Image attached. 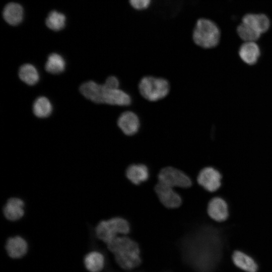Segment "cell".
Masks as SVG:
<instances>
[{"label":"cell","mask_w":272,"mask_h":272,"mask_svg":"<svg viewBox=\"0 0 272 272\" xmlns=\"http://www.w3.org/2000/svg\"><path fill=\"white\" fill-rule=\"evenodd\" d=\"M155 190L161 202L166 208H177L181 205V197L174 188L158 182Z\"/></svg>","instance_id":"obj_10"},{"label":"cell","mask_w":272,"mask_h":272,"mask_svg":"<svg viewBox=\"0 0 272 272\" xmlns=\"http://www.w3.org/2000/svg\"><path fill=\"white\" fill-rule=\"evenodd\" d=\"M137 87L141 96L150 102H157L164 99L169 95L171 90L168 79L149 75L140 79Z\"/></svg>","instance_id":"obj_3"},{"label":"cell","mask_w":272,"mask_h":272,"mask_svg":"<svg viewBox=\"0 0 272 272\" xmlns=\"http://www.w3.org/2000/svg\"><path fill=\"white\" fill-rule=\"evenodd\" d=\"M202 234L189 235L182 241V257L185 264L196 272H212L220 258V249L218 241Z\"/></svg>","instance_id":"obj_1"},{"label":"cell","mask_w":272,"mask_h":272,"mask_svg":"<svg viewBox=\"0 0 272 272\" xmlns=\"http://www.w3.org/2000/svg\"><path fill=\"white\" fill-rule=\"evenodd\" d=\"M207 212L209 217L216 222H224L229 217L228 205L220 197H215L210 200L208 205Z\"/></svg>","instance_id":"obj_12"},{"label":"cell","mask_w":272,"mask_h":272,"mask_svg":"<svg viewBox=\"0 0 272 272\" xmlns=\"http://www.w3.org/2000/svg\"><path fill=\"white\" fill-rule=\"evenodd\" d=\"M65 20V16L63 14L56 11H52L46 19V24L50 29L59 31L64 28Z\"/></svg>","instance_id":"obj_23"},{"label":"cell","mask_w":272,"mask_h":272,"mask_svg":"<svg viewBox=\"0 0 272 272\" xmlns=\"http://www.w3.org/2000/svg\"><path fill=\"white\" fill-rule=\"evenodd\" d=\"M105 257L99 251H92L84 257V263L86 268L90 272H100L105 266Z\"/></svg>","instance_id":"obj_18"},{"label":"cell","mask_w":272,"mask_h":272,"mask_svg":"<svg viewBox=\"0 0 272 272\" xmlns=\"http://www.w3.org/2000/svg\"><path fill=\"white\" fill-rule=\"evenodd\" d=\"M233 263L246 272H257L258 265L249 255L239 250L235 251L232 256Z\"/></svg>","instance_id":"obj_16"},{"label":"cell","mask_w":272,"mask_h":272,"mask_svg":"<svg viewBox=\"0 0 272 272\" xmlns=\"http://www.w3.org/2000/svg\"><path fill=\"white\" fill-rule=\"evenodd\" d=\"M130 231L128 222L120 217L112 218L100 222L95 228L97 237L107 244L118 235H125Z\"/></svg>","instance_id":"obj_5"},{"label":"cell","mask_w":272,"mask_h":272,"mask_svg":"<svg viewBox=\"0 0 272 272\" xmlns=\"http://www.w3.org/2000/svg\"><path fill=\"white\" fill-rule=\"evenodd\" d=\"M3 17L5 20L9 24L14 26L18 25L23 20V8L18 4L9 3L4 9Z\"/></svg>","instance_id":"obj_19"},{"label":"cell","mask_w":272,"mask_h":272,"mask_svg":"<svg viewBox=\"0 0 272 272\" xmlns=\"http://www.w3.org/2000/svg\"><path fill=\"white\" fill-rule=\"evenodd\" d=\"M18 73L20 79L27 85H34L39 81V73L36 68L31 64H23Z\"/></svg>","instance_id":"obj_20"},{"label":"cell","mask_w":272,"mask_h":272,"mask_svg":"<svg viewBox=\"0 0 272 272\" xmlns=\"http://www.w3.org/2000/svg\"><path fill=\"white\" fill-rule=\"evenodd\" d=\"M129 4L137 11H144L148 9L152 0H128Z\"/></svg>","instance_id":"obj_25"},{"label":"cell","mask_w":272,"mask_h":272,"mask_svg":"<svg viewBox=\"0 0 272 272\" xmlns=\"http://www.w3.org/2000/svg\"><path fill=\"white\" fill-rule=\"evenodd\" d=\"M238 55L245 64L254 66L258 62L261 55V51L255 42H244L239 48Z\"/></svg>","instance_id":"obj_11"},{"label":"cell","mask_w":272,"mask_h":272,"mask_svg":"<svg viewBox=\"0 0 272 272\" xmlns=\"http://www.w3.org/2000/svg\"><path fill=\"white\" fill-rule=\"evenodd\" d=\"M52 110V105L45 97L41 96L37 98L33 103V111L38 117H47L51 113Z\"/></svg>","instance_id":"obj_22"},{"label":"cell","mask_w":272,"mask_h":272,"mask_svg":"<svg viewBox=\"0 0 272 272\" xmlns=\"http://www.w3.org/2000/svg\"><path fill=\"white\" fill-rule=\"evenodd\" d=\"M117 125L125 135L132 136L137 134L141 128V120L137 113L126 110L119 115Z\"/></svg>","instance_id":"obj_7"},{"label":"cell","mask_w":272,"mask_h":272,"mask_svg":"<svg viewBox=\"0 0 272 272\" xmlns=\"http://www.w3.org/2000/svg\"><path fill=\"white\" fill-rule=\"evenodd\" d=\"M221 179L220 172L212 167L202 169L197 177L198 184L209 192H214L220 187Z\"/></svg>","instance_id":"obj_8"},{"label":"cell","mask_w":272,"mask_h":272,"mask_svg":"<svg viewBox=\"0 0 272 272\" xmlns=\"http://www.w3.org/2000/svg\"><path fill=\"white\" fill-rule=\"evenodd\" d=\"M158 177L159 182L173 188H188L192 185V181L187 175L172 167L161 169Z\"/></svg>","instance_id":"obj_6"},{"label":"cell","mask_w":272,"mask_h":272,"mask_svg":"<svg viewBox=\"0 0 272 272\" xmlns=\"http://www.w3.org/2000/svg\"><path fill=\"white\" fill-rule=\"evenodd\" d=\"M3 213L6 218L10 221H16L24 215V202L18 197L8 199L3 208Z\"/></svg>","instance_id":"obj_14"},{"label":"cell","mask_w":272,"mask_h":272,"mask_svg":"<svg viewBox=\"0 0 272 272\" xmlns=\"http://www.w3.org/2000/svg\"><path fill=\"white\" fill-rule=\"evenodd\" d=\"M114 254L117 264L125 270H131L142 262L140 249L137 242L124 236H117L107 244Z\"/></svg>","instance_id":"obj_2"},{"label":"cell","mask_w":272,"mask_h":272,"mask_svg":"<svg viewBox=\"0 0 272 272\" xmlns=\"http://www.w3.org/2000/svg\"><path fill=\"white\" fill-rule=\"evenodd\" d=\"M104 85L110 89L119 88L120 86V81L118 79L114 76L108 77L105 80Z\"/></svg>","instance_id":"obj_26"},{"label":"cell","mask_w":272,"mask_h":272,"mask_svg":"<svg viewBox=\"0 0 272 272\" xmlns=\"http://www.w3.org/2000/svg\"><path fill=\"white\" fill-rule=\"evenodd\" d=\"M132 103L131 96L125 91L119 88L110 89L104 84L102 103L120 107H127L131 105Z\"/></svg>","instance_id":"obj_9"},{"label":"cell","mask_w":272,"mask_h":272,"mask_svg":"<svg viewBox=\"0 0 272 272\" xmlns=\"http://www.w3.org/2000/svg\"><path fill=\"white\" fill-rule=\"evenodd\" d=\"M220 37V30L213 21L206 18L196 21L192 34L195 45L204 49L213 48L219 44Z\"/></svg>","instance_id":"obj_4"},{"label":"cell","mask_w":272,"mask_h":272,"mask_svg":"<svg viewBox=\"0 0 272 272\" xmlns=\"http://www.w3.org/2000/svg\"><path fill=\"white\" fill-rule=\"evenodd\" d=\"M126 176L132 183L138 185L146 181L149 177L148 167L143 164H132L126 169Z\"/></svg>","instance_id":"obj_17"},{"label":"cell","mask_w":272,"mask_h":272,"mask_svg":"<svg viewBox=\"0 0 272 272\" xmlns=\"http://www.w3.org/2000/svg\"><path fill=\"white\" fill-rule=\"evenodd\" d=\"M65 62L59 54L53 53L49 55L45 64V70L52 74H58L64 71Z\"/></svg>","instance_id":"obj_21"},{"label":"cell","mask_w":272,"mask_h":272,"mask_svg":"<svg viewBox=\"0 0 272 272\" xmlns=\"http://www.w3.org/2000/svg\"><path fill=\"white\" fill-rule=\"evenodd\" d=\"M5 248L9 256L13 258H20L27 252V241L20 236L10 237L6 241Z\"/></svg>","instance_id":"obj_13"},{"label":"cell","mask_w":272,"mask_h":272,"mask_svg":"<svg viewBox=\"0 0 272 272\" xmlns=\"http://www.w3.org/2000/svg\"><path fill=\"white\" fill-rule=\"evenodd\" d=\"M244 23L260 34L266 32L270 27V20L264 14H248L245 15L242 20Z\"/></svg>","instance_id":"obj_15"},{"label":"cell","mask_w":272,"mask_h":272,"mask_svg":"<svg viewBox=\"0 0 272 272\" xmlns=\"http://www.w3.org/2000/svg\"><path fill=\"white\" fill-rule=\"evenodd\" d=\"M237 31L239 37L244 42H255L261 35L249 25L243 22L238 26Z\"/></svg>","instance_id":"obj_24"}]
</instances>
